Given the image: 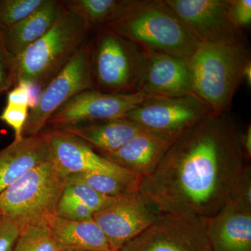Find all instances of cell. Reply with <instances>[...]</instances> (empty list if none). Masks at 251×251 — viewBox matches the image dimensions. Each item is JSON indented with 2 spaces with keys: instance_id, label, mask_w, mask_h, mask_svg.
<instances>
[{
  "instance_id": "cell-14",
  "label": "cell",
  "mask_w": 251,
  "mask_h": 251,
  "mask_svg": "<svg viewBox=\"0 0 251 251\" xmlns=\"http://www.w3.org/2000/svg\"><path fill=\"white\" fill-rule=\"evenodd\" d=\"M148 51V62L140 91L151 97L194 94L188 62L170 54Z\"/></svg>"
},
{
  "instance_id": "cell-11",
  "label": "cell",
  "mask_w": 251,
  "mask_h": 251,
  "mask_svg": "<svg viewBox=\"0 0 251 251\" xmlns=\"http://www.w3.org/2000/svg\"><path fill=\"white\" fill-rule=\"evenodd\" d=\"M44 133L50 160L68 176L82 173L108 175L139 189L142 178L98 154L88 144L58 128H51Z\"/></svg>"
},
{
  "instance_id": "cell-26",
  "label": "cell",
  "mask_w": 251,
  "mask_h": 251,
  "mask_svg": "<svg viewBox=\"0 0 251 251\" xmlns=\"http://www.w3.org/2000/svg\"><path fill=\"white\" fill-rule=\"evenodd\" d=\"M227 202L244 212L251 214V168L249 164L231 190Z\"/></svg>"
},
{
  "instance_id": "cell-28",
  "label": "cell",
  "mask_w": 251,
  "mask_h": 251,
  "mask_svg": "<svg viewBox=\"0 0 251 251\" xmlns=\"http://www.w3.org/2000/svg\"><path fill=\"white\" fill-rule=\"evenodd\" d=\"M55 215L69 221L81 222L93 220L94 213L76 200L63 194Z\"/></svg>"
},
{
  "instance_id": "cell-31",
  "label": "cell",
  "mask_w": 251,
  "mask_h": 251,
  "mask_svg": "<svg viewBox=\"0 0 251 251\" xmlns=\"http://www.w3.org/2000/svg\"><path fill=\"white\" fill-rule=\"evenodd\" d=\"M20 232L16 224L2 217L0 221V251H12Z\"/></svg>"
},
{
  "instance_id": "cell-17",
  "label": "cell",
  "mask_w": 251,
  "mask_h": 251,
  "mask_svg": "<svg viewBox=\"0 0 251 251\" xmlns=\"http://www.w3.org/2000/svg\"><path fill=\"white\" fill-rule=\"evenodd\" d=\"M206 234L212 251H251V214L227 202L206 219Z\"/></svg>"
},
{
  "instance_id": "cell-24",
  "label": "cell",
  "mask_w": 251,
  "mask_h": 251,
  "mask_svg": "<svg viewBox=\"0 0 251 251\" xmlns=\"http://www.w3.org/2000/svg\"><path fill=\"white\" fill-rule=\"evenodd\" d=\"M63 194L76 200L87 206L94 214L106 209L117 199V198L104 196L87 185L78 181H67Z\"/></svg>"
},
{
  "instance_id": "cell-15",
  "label": "cell",
  "mask_w": 251,
  "mask_h": 251,
  "mask_svg": "<svg viewBox=\"0 0 251 251\" xmlns=\"http://www.w3.org/2000/svg\"><path fill=\"white\" fill-rule=\"evenodd\" d=\"M173 140L145 130L116 151L100 154L143 179L154 171Z\"/></svg>"
},
{
  "instance_id": "cell-6",
  "label": "cell",
  "mask_w": 251,
  "mask_h": 251,
  "mask_svg": "<svg viewBox=\"0 0 251 251\" xmlns=\"http://www.w3.org/2000/svg\"><path fill=\"white\" fill-rule=\"evenodd\" d=\"M92 29L68 11L53 27L16 57L18 81L46 86L89 40Z\"/></svg>"
},
{
  "instance_id": "cell-8",
  "label": "cell",
  "mask_w": 251,
  "mask_h": 251,
  "mask_svg": "<svg viewBox=\"0 0 251 251\" xmlns=\"http://www.w3.org/2000/svg\"><path fill=\"white\" fill-rule=\"evenodd\" d=\"M119 251H212L206 219L159 214L148 229Z\"/></svg>"
},
{
  "instance_id": "cell-13",
  "label": "cell",
  "mask_w": 251,
  "mask_h": 251,
  "mask_svg": "<svg viewBox=\"0 0 251 251\" xmlns=\"http://www.w3.org/2000/svg\"><path fill=\"white\" fill-rule=\"evenodd\" d=\"M158 213L144 201L139 191L117 198L106 209L93 215L106 237L111 251H119L156 221Z\"/></svg>"
},
{
  "instance_id": "cell-19",
  "label": "cell",
  "mask_w": 251,
  "mask_h": 251,
  "mask_svg": "<svg viewBox=\"0 0 251 251\" xmlns=\"http://www.w3.org/2000/svg\"><path fill=\"white\" fill-rule=\"evenodd\" d=\"M52 128H58L76 137L98 150L99 152L116 151L146 130L135 122L125 118Z\"/></svg>"
},
{
  "instance_id": "cell-4",
  "label": "cell",
  "mask_w": 251,
  "mask_h": 251,
  "mask_svg": "<svg viewBox=\"0 0 251 251\" xmlns=\"http://www.w3.org/2000/svg\"><path fill=\"white\" fill-rule=\"evenodd\" d=\"M90 40L94 90L108 94L140 92L148 51L105 27L97 28Z\"/></svg>"
},
{
  "instance_id": "cell-18",
  "label": "cell",
  "mask_w": 251,
  "mask_h": 251,
  "mask_svg": "<svg viewBox=\"0 0 251 251\" xmlns=\"http://www.w3.org/2000/svg\"><path fill=\"white\" fill-rule=\"evenodd\" d=\"M67 12L63 1L45 0L44 4L27 18L4 29L5 47L15 58L27 47L45 35Z\"/></svg>"
},
{
  "instance_id": "cell-22",
  "label": "cell",
  "mask_w": 251,
  "mask_h": 251,
  "mask_svg": "<svg viewBox=\"0 0 251 251\" xmlns=\"http://www.w3.org/2000/svg\"><path fill=\"white\" fill-rule=\"evenodd\" d=\"M12 251H64L55 242L46 221L21 229Z\"/></svg>"
},
{
  "instance_id": "cell-7",
  "label": "cell",
  "mask_w": 251,
  "mask_h": 251,
  "mask_svg": "<svg viewBox=\"0 0 251 251\" xmlns=\"http://www.w3.org/2000/svg\"><path fill=\"white\" fill-rule=\"evenodd\" d=\"M89 39L72 59L46 86L37 106L29 110L23 137L40 134L51 115L74 96L94 90Z\"/></svg>"
},
{
  "instance_id": "cell-20",
  "label": "cell",
  "mask_w": 251,
  "mask_h": 251,
  "mask_svg": "<svg viewBox=\"0 0 251 251\" xmlns=\"http://www.w3.org/2000/svg\"><path fill=\"white\" fill-rule=\"evenodd\" d=\"M46 222L64 251H111L105 234L94 219L78 222L54 215Z\"/></svg>"
},
{
  "instance_id": "cell-10",
  "label": "cell",
  "mask_w": 251,
  "mask_h": 251,
  "mask_svg": "<svg viewBox=\"0 0 251 251\" xmlns=\"http://www.w3.org/2000/svg\"><path fill=\"white\" fill-rule=\"evenodd\" d=\"M151 96L140 92L108 94L96 90L74 96L51 115L46 126L60 128L67 126L123 119Z\"/></svg>"
},
{
  "instance_id": "cell-21",
  "label": "cell",
  "mask_w": 251,
  "mask_h": 251,
  "mask_svg": "<svg viewBox=\"0 0 251 251\" xmlns=\"http://www.w3.org/2000/svg\"><path fill=\"white\" fill-rule=\"evenodd\" d=\"M135 0H66V9L91 28L103 27L125 14Z\"/></svg>"
},
{
  "instance_id": "cell-29",
  "label": "cell",
  "mask_w": 251,
  "mask_h": 251,
  "mask_svg": "<svg viewBox=\"0 0 251 251\" xmlns=\"http://www.w3.org/2000/svg\"><path fill=\"white\" fill-rule=\"evenodd\" d=\"M28 107L6 105L0 115V120L11 127L14 131V140L23 138V130L27 122Z\"/></svg>"
},
{
  "instance_id": "cell-12",
  "label": "cell",
  "mask_w": 251,
  "mask_h": 251,
  "mask_svg": "<svg viewBox=\"0 0 251 251\" xmlns=\"http://www.w3.org/2000/svg\"><path fill=\"white\" fill-rule=\"evenodd\" d=\"M201 44L245 41L229 14V0H166Z\"/></svg>"
},
{
  "instance_id": "cell-34",
  "label": "cell",
  "mask_w": 251,
  "mask_h": 251,
  "mask_svg": "<svg viewBox=\"0 0 251 251\" xmlns=\"http://www.w3.org/2000/svg\"><path fill=\"white\" fill-rule=\"evenodd\" d=\"M243 148L248 160L251 156V126H248L245 134L242 136Z\"/></svg>"
},
{
  "instance_id": "cell-36",
  "label": "cell",
  "mask_w": 251,
  "mask_h": 251,
  "mask_svg": "<svg viewBox=\"0 0 251 251\" xmlns=\"http://www.w3.org/2000/svg\"><path fill=\"white\" fill-rule=\"evenodd\" d=\"M1 219H2V216H1V214H0V221H1Z\"/></svg>"
},
{
  "instance_id": "cell-3",
  "label": "cell",
  "mask_w": 251,
  "mask_h": 251,
  "mask_svg": "<svg viewBox=\"0 0 251 251\" xmlns=\"http://www.w3.org/2000/svg\"><path fill=\"white\" fill-rule=\"evenodd\" d=\"M251 60L246 40L200 44L188 62L193 93L215 113L227 112Z\"/></svg>"
},
{
  "instance_id": "cell-5",
  "label": "cell",
  "mask_w": 251,
  "mask_h": 251,
  "mask_svg": "<svg viewBox=\"0 0 251 251\" xmlns=\"http://www.w3.org/2000/svg\"><path fill=\"white\" fill-rule=\"evenodd\" d=\"M68 175L52 160L31 169L0 194V214L22 229L55 215Z\"/></svg>"
},
{
  "instance_id": "cell-32",
  "label": "cell",
  "mask_w": 251,
  "mask_h": 251,
  "mask_svg": "<svg viewBox=\"0 0 251 251\" xmlns=\"http://www.w3.org/2000/svg\"><path fill=\"white\" fill-rule=\"evenodd\" d=\"M29 95L27 86L22 81H19L10 90L7 94L6 105H16V106H25L29 108Z\"/></svg>"
},
{
  "instance_id": "cell-33",
  "label": "cell",
  "mask_w": 251,
  "mask_h": 251,
  "mask_svg": "<svg viewBox=\"0 0 251 251\" xmlns=\"http://www.w3.org/2000/svg\"><path fill=\"white\" fill-rule=\"evenodd\" d=\"M22 82H24L27 86L28 95H29V104L28 105H29V108L30 109L29 110H33L37 106L40 101L44 88L34 82H25V81H22Z\"/></svg>"
},
{
  "instance_id": "cell-27",
  "label": "cell",
  "mask_w": 251,
  "mask_h": 251,
  "mask_svg": "<svg viewBox=\"0 0 251 251\" xmlns=\"http://www.w3.org/2000/svg\"><path fill=\"white\" fill-rule=\"evenodd\" d=\"M4 29L0 28V97L16 85V59L8 52L3 41Z\"/></svg>"
},
{
  "instance_id": "cell-23",
  "label": "cell",
  "mask_w": 251,
  "mask_h": 251,
  "mask_svg": "<svg viewBox=\"0 0 251 251\" xmlns=\"http://www.w3.org/2000/svg\"><path fill=\"white\" fill-rule=\"evenodd\" d=\"M67 181H78L104 196L112 198L120 197L127 193L138 191L114 176L100 173H82L70 175L68 176Z\"/></svg>"
},
{
  "instance_id": "cell-35",
  "label": "cell",
  "mask_w": 251,
  "mask_h": 251,
  "mask_svg": "<svg viewBox=\"0 0 251 251\" xmlns=\"http://www.w3.org/2000/svg\"><path fill=\"white\" fill-rule=\"evenodd\" d=\"M243 81H245L248 87H251V60L247 63L243 72Z\"/></svg>"
},
{
  "instance_id": "cell-30",
  "label": "cell",
  "mask_w": 251,
  "mask_h": 251,
  "mask_svg": "<svg viewBox=\"0 0 251 251\" xmlns=\"http://www.w3.org/2000/svg\"><path fill=\"white\" fill-rule=\"evenodd\" d=\"M229 14L234 25L243 31L251 25V0H229Z\"/></svg>"
},
{
  "instance_id": "cell-9",
  "label": "cell",
  "mask_w": 251,
  "mask_h": 251,
  "mask_svg": "<svg viewBox=\"0 0 251 251\" xmlns=\"http://www.w3.org/2000/svg\"><path fill=\"white\" fill-rule=\"evenodd\" d=\"M214 112L195 94L154 97L129 112L125 119L144 129L175 138L200 119Z\"/></svg>"
},
{
  "instance_id": "cell-1",
  "label": "cell",
  "mask_w": 251,
  "mask_h": 251,
  "mask_svg": "<svg viewBox=\"0 0 251 251\" xmlns=\"http://www.w3.org/2000/svg\"><path fill=\"white\" fill-rule=\"evenodd\" d=\"M247 160L233 120L212 112L174 138L138 191L158 214L210 219L227 203Z\"/></svg>"
},
{
  "instance_id": "cell-25",
  "label": "cell",
  "mask_w": 251,
  "mask_h": 251,
  "mask_svg": "<svg viewBox=\"0 0 251 251\" xmlns=\"http://www.w3.org/2000/svg\"><path fill=\"white\" fill-rule=\"evenodd\" d=\"M45 0H0V28L7 29L21 22L44 4Z\"/></svg>"
},
{
  "instance_id": "cell-2",
  "label": "cell",
  "mask_w": 251,
  "mask_h": 251,
  "mask_svg": "<svg viewBox=\"0 0 251 251\" xmlns=\"http://www.w3.org/2000/svg\"><path fill=\"white\" fill-rule=\"evenodd\" d=\"M103 27L146 50L170 54L186 62L201 44L166 0H135L121 17Z\"/></svg>"
},
{
  "instance_id": "cell-16",
  "label": "cell",
  "mask_w": 251,
  "mask_h": 251,
  "mask_svg": "<svg viewBox=\"0 0 251 251\" xmlns=\"http://www.w3.org/2000/svg\"><path fill=\"white\" fill-rule=\"evenodd\" d=\"M50 160L44 132L23 137L0 150V194L35 167Z\"/></svg>"
}]
</instances>
